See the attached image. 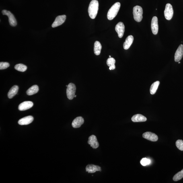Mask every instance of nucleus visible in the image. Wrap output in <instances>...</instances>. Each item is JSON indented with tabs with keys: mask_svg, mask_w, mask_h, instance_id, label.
<instances>
[{
	"mask_svg": "<svg viewBox=\"0 0 183 183\" xmlns=\"http://www.w3.org/2000/svg\"><path fill=\"white\" fill-rule=\"evenodd\" d=\"M150 162V160L147 158H143L141 159V164L143 166H145V165H149Z\"/></svg>",
	"mask_w": 183,
	"mask_h": 183,
	"instance_id": "cd10ccee",
	"label": "nucleus"
},
{
	"mask_svg": "<svg viewBox=\"0 0 183 183\" xmlns=\"http://www.w3.org/2000/svg\"><path fill=\"white\" fill-rule=\"evenodd\" d=\"M183 178V169L182 170L175 174L173 178V180L178 181Z\"/></svg>",
	"mask_w": 183,
	"mask_h": 183,
	"instance_id": "393cba45",
	"label": "nucleus"
},
{
	"mask_svg": "<svg viewBox=\"0 0 183 183\" xmlns=\"http://www.w3.org/2000/svg\"><path fill=\"white\" fill-rule=\"evenodd\" d=\"M2 13L3 15H6L8 16L9 24L11 26L15 27L16 26L17 23L16 19L10 11L4 10H3Z\"/></svg>",
	"mask_w": 183,
	"mask_h": 183,
	"instance_id": "423d86ee",
	"label": "nucleus"
},
{
	"mask_svg": "<svg viewBox=\"0 0 183 183\" xmlns=\"http://www.w3.org/2000/svg\"><path fill=\"white\" fill-rule=\"evenodd\" d=\"M115 29L118 37L120 38H122L125 30V27L123 23L121 22L118 23L116 26Z\"/></svg>",
	"mask_w": 183,
	"mask_h": 183,
	"instance_id": "1a4fd4ad",
	"label": "nucleus"
},
{
	"mask_svg": "<svg viewBox=\"0 0 183 183\" xmlns=\"http://www.w3.org/2000/svg\"><path fill=\"white\" fill-rule=\"evenodd\" d=\"M39 87L38 85H35L30 87L27 91V94L28 95H32L36 94L38 92Z\"/></svg>",
	"mask_w": 183,
	"mask_h": 183,
	"instance_id": "aec40b11",
	"label": "nucleus"
},
{
	"mask_svg": "<svg viewBox=\"0 0 183 183\" xmlns=\"http://www.w3.org/2000/svg\"><path fill=\"white\" fill-rule=\"evenodd\" d=\"M34 120V118L31 116H29L20 119L18 121V123L20 125H28L31 123Z\"/></svg>",
	"mask_w": 183,
	"mask_h": 183,
	"instance_id": "4468645a",
	"label": "nucleus"
},
{
	"mask_svg": "<svg viewBox=\"0 0 183 183\" xmlns=\"http://www.w3.org/2000/svg\"><path fill=\"white\" fill-rule=\"evenodd\" d=\"M120 7L119 2L116 3L113 5L109 10L107 18L109 20H112L115 17L118 12Z\"/></svg>",
	"mask_w": 183,
	"mask_h": 183,
	"instance_id": "f03ea898",
	"label": "nucleus"
},
{
	"mask_svg": "<svg viewBox=\"0 0 183 183\" xmlns=\"http://www.w3.org/2000/svg\"><path fill=\"white\" fill-rule=\"evenodd\" d=\"M14 68L17 71L21 72H25L27 69V66L23 64H17L15 66Z\"/></svg>",
	"mask_w": 183,
	"mask_h": 183,
	"instance_id": "b1692460",
	"label": "nucleus"
},
{
	"mask_svg": "<svg viewBox=\"0 0 183 183\" xmlns=\"http://www.w3.org/2000/svg\"><path fill=\"white\" fill-rule=\"evenodd\" d=\"M109 57H111V56H109Z\"/></svg>",
	"mask_w": 183,
	"mask_h": 183,
	"instance_id": "2f4dec72",
	"label": "nucleus"
},
{
	"mask_svg": "<svg viewBox=\"0 0 183 183\" xmlns=\"http://www.w3.org/2000/svg\"><path fill=\"white\" fill-rule=\"evenodd\" d=\"M68 85H66V87H68Z\"/></svg>",
	"mask_w": 183,
	"mask_h": 183,
	"instance_id": "7c9ffc66",
	"label": "nucleus"
},
{
	"mask_svg": "<svg viewBox=\"0 0 183 183\" xmlns=\"http://www.w3.org/2000/svg\"><path fill=\"white\" fill-rule=\"evenodd\" d=\"M143 137L144 139L153 142L157 141L158 139L156 134L149 132L144 133L143 135Z\"/></svg>",
	"mask_w": 183,
	"mask_h": 183,
	"instance_id": "0eeeda50",
	"label": "nucleus"
},
{
	"mask_svg": "<svg viewBox=\"0 0 183 183\" xmlns=\"http://www.w3.org/2000/svg\"><path fill=\"white\" fill-rule=\"evenodd\" d=\"M10 66V64L7 62H1L0 63V69L3 70L7 69Z\"/></svg>",
	"mask_w": 183,
	"mask_h": 183,
	"instance_id": "bb28decb",
	"label": "nucleus"
},
{
	"mask_svg": "<svg viewBox=\"0 0 183 183\" xmlns=\"http://www.w3.org/2000/svg\"><path fill=\"white\" fill-rule=\"evenodd\" d=\"M143 8L140 6L136 5L133 9V14L134 20L137 22L141 21L143 19Z\"/></svg>",
	"mask_w": 183,
	"mask_h": 183,
	"instance_id": "7ed1b4c3",
	"label": "nucleus"
},
{
	"mask_svg": "<svg viewBox=\"0 0 183 183\" xmlns=\"http://www.w3.org/2000/svg\"><path fill=\"white\" fill-rule=\"evenodd\" d=\"M84 120L82 117H78L73 120L72 125L74 128H79L84 123Z\"/></svg>",
	"mask_w": 183,
	"mask_h": 183,
	"instance_id": "dca6fc26",
	"label": "nucleus"
},
{
	"mask_svg": "<svg viewBox=\"0 0 183 183\" xmlns=\"http://www.w3.org/2000/svg\"><path fill=\"white\" fill-rule=\"evenodd\" d=\"M18 87L16 85L12 87L8 94V98L10 99L13 98L18 93Z\"/></svg>",
	"mask_w": 183,
	"mask_h": 183,
	"instance_id": "6ab92c4d",
	"label": "nucleus"
},
{
	"mask_svg": "<svg viewBox=\"0 0 183 183\" xmlns=\"http://www.w3.org/2000/svg\"><path fill=\"white\" fill-rule=\"evenodd\" d=\"M159 84L160 82L158 81H157L153 83L150 89V92L151 94H154L156 93Z\"/></svg>",
	"mask_w": 183,
	"mask_h": 183,
	"instance_id": "5701e85b",
	"label": "nucleus"
},
{
	"mask_svg": "<svg viewBox=\"0 0 183 183\" xmlns=\"http://www.w3.org/2000/svg\"><path fill=\"white\" fill-rule=\"evenodd\" d=\"M85 170L86 172L89 173H94L97 171H101L102 170L100 167L92 164L87 165L85 168Z\"/></svg>",
	"mask_w": 183,
	"mask_h": 183,
	"instance_id": "2eb2a0df",
	"label": "nucleus"
},
{
	"mask_svg": "<svg viewBox=\"0 0 183 183\" xmlns=\"http://www.w3.org/2000/svg\"><path fill=\"white\" fill-rule=\"evenodd\" d=\"M176 145L178 148L183 151V141L182 140H178L176 141Z\"/></svg>",
	"mask_w": 183,
	"mask_h": 183,
	"instance_id": "a878e982",
	"label": "nucleus"
},
{
	"mask_svg": "<svg viewBox=\"0 0 183 183\" xmlns=\"http://www.w3.org/2000/svg\"><path fill=\"white\" fill-rule=\"evenodd\" d=\"M66 18L65 15H60L56 18L55 21L53 23L52 27L53 28H55L63 24L65 22Z\"/></svg>",
	"mask_w": 183,
	"mask_h": 183,
	"instance_id": "6e6552de",
	"label": "nucleus"
},
{
	"mask_svg": "<svg viewBox=\"0 0 183 183\" xmlns=\"http://www.w3.org/2000/svg\"><path fill=\"white\" fill-rule=\"evenodd\" d=\"M76 97V95H75V96H74V97Z\"/></svg>",
	"mask_w": 183,
	"mask_h": 183,
	"instance_id": "c85d7f7f",
	"label": "nucleus"
},
{
	"mask_svg": "<svg viewBox=\"0 0 183 183\" xmlns=\"http://www.w3.org/2000/svg\"><path fill=\"white\" fill-rule=\"evenodd\" d=\"M151 27L153 33L154 35H156L158 31V20L157 17H153L152 19Z\"/></svg>",
	"mask_w": 183,
	"mask_h": 183,
	"instance_id": "9d476101",
	"label": "nucleus"
},
{
	"mask_svg": "<svg viewBox=\"0 0 183 183\" xmlns=\"http://www.w3.org/2000/svg\"><path fill=\"white\" fill-rule=\"evenodd\" d=\"M99 3L97 0H92L89 3L88 8L89 16L91 19L95 18L98 13Z\"/></svg>",
	"mask_w": 183,
	"mask_h": 183,
	"instance_id": "f257e3e1",
	"label": "nucleus"
},
{
	"mask_svg": "<svg viewBox=\"0 0 183 183\" xmlns=\"http://www.w3.org/2000/svg\"><path fill=\"white\" fill-rule=\"evenodd\" d=\"M174 11L172 5L167 3L165 6L164 11L165 16L167 20H170L173 16Z\"/></svg>",
	"mask_w": 183,
	"mask_h": 183,
	"instance_id": "39448f33",
	"label": "nucleus"
},
{
	"mask_svg": "<svg viewBox=\"0 0 183 183\" xmlns=\"http://www.w3.org/2000/svg\"><path fill=\"white\" fill-rule=\"evenodd\" d=\"M180 62L179 61L178 64H180Z\"/></svg>",
	"mask_w": 183,
	"mask_h": 183,
	"instance_id": "c756f323",
	"label": "nucleus"
},
{
	"mask_svg": "<svg viewBox=\"0 0 183 183\" xmlns=\"http://www.w3.org/2000/svg\"><path fill=\"white\" fill-rule=\"evenodd\" d=\"M76 90L75 85L70 83L68 85L67 89V95L68 98L70 100H73L75 95Z\"/></svg>",
	"mask_w": 183,
	"mask_h": 183,
	"instance_id": "20e7f679",
	"label": "nucleus"
},
{
	"mask_svg": "<svg viewBox=\"0 0 183 183\" xmlns=\"http://www.w3.org/2000/svg\"><path fill=\"white\" fill-rule=\"evenodd\" d=\"M102 48V46L100 42L98 41L95 42L94 45V52L95 55H100Z\"/></svg>",
	"mask_w": 183,
	"mask_h": 183,
	"instance_id": "412c9836",
	"label": "nucleus"
},
{
	"mask_svg": "<svg viewBox=\"0 0 183 183\" xmlns=\"http://www.w3.org/2000/svg\"><path fill=\"white\" fill-rule=\"evenodd\" d=\"M134 38L133 36H128L126 38L125 42H124L123 46L124 49L128 50L129 48L133 43Z\"/></svg>",
	"mask_w": 183,
	"mask_h": 183,
	"instance_id": "a211bd4d",
	"label": "nucleus"
},
{
	"mask_svg": "<svg viewBox=\"0 0 183 183\" xmlns=\"http://www.w3.org/2000/svg\"><path fill=\"white\" fill-rule=\"evenodd\" d=\"M33 106V103L31 101H26L21 103L19 105L18 109L21 111H25L29 109Z\"/></svg>",
	"mask_w": 183,
	"mask_h": 183,
	"instance_id": "f8f14e48",
	"label": "nucleus"
},
{
	"mask_svg": "<svg viewBox=\"0 0 183 183\" xmlns=\"http://www.w3.org/2000/svg\"><path fill=\"white\" fill-rule=\"evenodd\" d=\"M131 120L133 122H142L146 121L147 118L142 115L137 114L132 117Z\"/></svg>",
	"mask_w": 183,
	"mask_h": 183,
	"instance_id": "f3484780",
	"label": "nucleus"
},
{
	"mask_svg": "<svg viewBox=\"0 0 183 183\" xmlns=\"http://www.w3.org/2000/svg\"><path fill=\"white\" fill-rule=\"evenodd\" d=\"M115 60L114 58L110 57L107 60V65L110 67V70H114L115 69Z\"/></svg>",
	"mask_w": 183,
	"mask_h": 183,
	"instance_id": "4be33fe9",
	"label": "nucleus"
},
{
	"mask_svg": "<svg viewBox=\"0 0 183 183\" xmlns=\"http://www.w3.org/2000/svg\"><path fill=\"white\" fill-rule=\"evenodd\" d=\"M183 55V45L179 46L175 54L174 60L175 62H179L182 59Z\"/></svg>",
	"mask_w": 183,
	"mask_h": 183,
	"instance_id": "9b49d317",
	"label": "nucleus"
},
{
	"mask_svg": "<svg viewBox=\"0 0 183 183\" xmlns=\"http://www.w3.org/2000/svg\"><path fill=\"white\" fill-rule=\"evenodd\" d=\"M88 143L94 149H97L99 147V143L97 137L94 135H92L89 138Z\"/></svg>",
	"mask_w": 183,
	"mask_h": 183,
	"instance_id": "ddd939ff",
	"label": "nucleus"
}]
</instances>
